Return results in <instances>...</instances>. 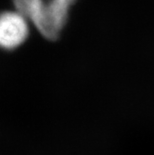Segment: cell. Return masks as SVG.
<instances>
[{"instance_id": "cell-1", "label": "cell", "mask_w": 154, "mask_h": 155, "mask_svg": "<svg viewBox=\"0 0 154 155\" xmlns=\"http://www.w3.org/2000/svg\"><path fill=\"white\" fill-rule=\"evenodd\" d=\"M76 0H13L15 10L48 40L59 38Z\"/></svg>"}, {"instance_id": "cell-2", "label": "cell", "mask_w": 154, "mask_h": 155, "mask_svg": "<svg viewBox=\"0 0 154 155\" xmlns=\"http://www.w3.org/2000/svg\"><path fill=\"white\" fill-rule=\"evenodd\" d=\"M28 20L18 11L0 13V47L11 50L20 46L28 36Z\"/></svg>"}]
</instances>
